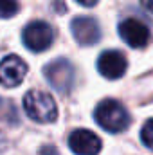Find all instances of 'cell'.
Masks as SVG:
<instances>
[{
	"label": "cell",
	"instance_id": "cell-11",
	"mask_svg": "<svg viewBox=\"0 0 153 155\" xmlns=\"http://www.w3.org/2000/svg\"><path fill=\"white\" fill-rule=\"evenodd\" d=\"M20 11V4L16 0H0V18H13Z\"/></svg>",
	"mask_w": 153,
	"mask_h": 155
},
{
	"label": "cell",
	"instance_id": "cell-10",
	"mask_svg": "<svg viewBox=\"0 0 153 155\" xmlns=\"http://www.w3.org/2000/svg\"><path fill=\"white\" fill-rule=\"evenodd\" d=\"M0 121L7 124H18V112L13 101L0 97Z\"/></svg>",
	"mask_w": 153,
	"mask_h": 155
},
{
	"label": "cell",
	"instance_id": "cell-8",
	"mask_svg": "<svg viewBox=\"0 0 153 155\" xmlns=\"http://www.w3.org/2000/svg\"><path fill=\"white\" fill-rule=\"evenodd\" d=\"M69 146L76 155H97L101 152V139L90 130H74L69 137Z\"/></svg>",
	"mask_w": 153,
	"mask_h": 155
},
{
	"label": "cell",
	"instance_id": "cell-16",
	"mask_svg": "<svg viewBox=\"0 0 153 155\" xmlns=\"http://www.w3.org/2000/svg\"><path fill=\"white\" fill-rule=\"evenodd\" d=\"M5 144H7V141H5V137H4V134H0V152L5 148Z\"/></svg>",
	"mask_w": 153,
	"mask_h": 155
},
{
	"label": "cell",
	"instance_id": "cell-4",
	"mask_svg": "<svg viewBox=\"0 0 153 155\" xmlns=\"http://www.w3.org/2000/svg\"><path fill=\"white\" fill-rule=\"evenodd\" d=\"M24 43L29 51L33 52H43L47 51L52 41H54V33H52V27L47 24V22H41V20H34L31 24L25 25L24 29Z\"/></svg>",
	"mask_w": 153,
	"mask_h": 155
},
{
	"label": "cell",
	"instance_id": "cell-3",
	"mask_svg": "<svg viewBox=\"0 0 153 155\" xmlns=\"http://www.w3.org/2000/svg\"><path fill=\"white\" fill-rule=\"evenodd\" d=\"M43 74L47 78V81L52 85V88L60 94L70 92V88L74 85V78H76L72 63L67 61L65 58H58V60L50 61L43 69Z\"/></svg>",
	"mask_w": 153,
	"mask_h": 155
},
{
	"label": "cell",
	"instance_id": "cell-1",
	"mask_svg": "<svg viewBox=\"0 0 153 155\" xmlns=\"http://www.w3.org/2000/svg\"><path fill=\"white\" fill-rule=\"evenodd\" d=\"M96 121L97 124L110 132V134H119L124 132L130 126V114L128 110L115 99H103L97 108H96Z\"/></svg>",
	"mask_w": 153,
	"mask_h": 155
},
{
	"label": "cell",
	"instance_id": "cell-6",
	"mask_svg": "<svg viewBox=\"0 0 153 155\" xmlns=\"http://www.w3.org/2000/svg\"><path fill=\"white\" fill-rule=\"evenodd\" d=\"M25 74H27V63L20 56L11 54L0 61V85L7 88L18 87L24 81Z\"/></svg>",
	"mask_w": 153,
	"mask_h": 155
},
{
	"label": "cell",
	"instance_id": "cell-15",
	"mask_svg": "<svg viewBox=\"0 0 153 155\" xmlns=\"http://www.w3.org/2000/svg\"><path fill=\"white\" fill-rule=\"evenodd\" d=\"M142 2V5L150 11V13H153V0H141Z\"/></svg>",
	"mask_w": 153,
	"mask_h": 155
},
{
	"label": "cell",
	"instance_id": "cell-7",
	"mask_svg": "<svg viewBox=\"0 0 153 155\" xmlns=\"http://www.w3.org/2000/svg\"><path fill=\"white\" fill-rule=\"evenodd\" d=\"M70 29H72V35H74L76 41L79 45H85V47L94 45L101 38V27L90 16H76L70 24Z\"/></svg>",
	"mask_w": 153,
	"mask_h": 155
},
{
	"label": "cell",
	"instance_id": "cell-5",
	"mask_svg": "<svg viewBox=\"0 0 153 155\" xmlns=\"http://www.w3.org/2000/svg\"><path fill=\"white\" fill-rule=\"evenodd\" d=\"M119 35H121V38L124 40L130 47H133V49L146 47L150 43V38H151V33H150L148 25L142 24L141 20H135V18L122 20L119 24Z\"/></svg>",
	"mask_w": 153,
	"mask_h": 155
},
{
	"label": "cell",
	"instance_id": "cell-9",
	"mask_svg": "<svg viewBox=\"0 0 153 155\" xmlns=\"http://www.w3.org/2000/svg\"><path fill=\"white\" fill-rule=\"evenodd\" d=\"M126 58L119 51H105L97 60V71L106 79H119L126 72Z\"/></svg>",
	"mask_w": 153,
	"mask_h": 155
},
{
	"label": "cell",
	"instance_id": "cell-2",
	"mask_svg": "<svg viewBox=\"0 0 153 155\" xmlns=\"http://www.w3.org/2000/svg\"><path fill=\"white\" fill-rule=\"evenodd\" d=\"M25 114L36 123H52L58 117V107L50 94L43 90H31L24 97Z\"/></svg>",
	"mask_w": 153,
	"mask_h": 155
},
{
	"label": "cell",
	"instance_id": "cell-14",
	"mask_svg": "<svg viewBox=\"0 0 153 155\" xmlns=\"http://www.w3.org/2000/svg\"><path fill=\"white\" fill-rule=\"evenodd\" d=\"M76 2H79L81 5H86V7H92V5H96L99 0H76Z\"/></svg>",
	"mask_w": 153,
	"mask_h": 155
},
{
	"label": "cell",
	"instance_id": "cell-12",
	"mask_svg": "<svg viewBox=\"0 0 153 155\" xmlns=\"http://www.w3.org/2000/svg\"><path fill=\"white\" fill-rule=\"evenodd\" d=\"M141 141L144 146H148L150 150H153V119L146 121L142 130H141Z\"/></svg>",
	"mask_w": 153,
	"mask_h": 155
},
{
	"label": "cell",
	"instance_id": "cell-13",
	"mask_svg": "<svg viewBox=\"0 0 153 155\" xmlns=\"http://www.w3.org/2000/svg\"><path fill=\"white\" fill-rule=\"evenodd\" d=\"M40 155H58V150L54 146H43L40 150Z\"/></svg>",
	"mask_w": 153,
	"mask_h": 155
}]
</instances>
